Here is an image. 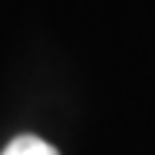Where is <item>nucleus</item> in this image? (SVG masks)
<instances>
[{
  "label": "nucleus",
  "instance_id": "f257e3e1",
  "mask_svg": "<svg viewBox=\"0 0 155 155\" xmlns=\"http://www.w3.org/2000/svg\"><path fill=\"white\" fill-rule=\"evenodd\" d=\"M0 155H58V150L38 135H17L15 141L6 144V150Z\"/></svg>",
  "mask_w": 155,
  "mask_h": 155
}]
</instances>
